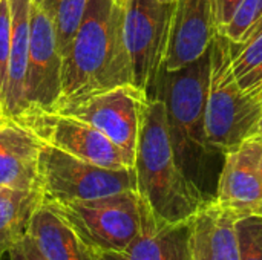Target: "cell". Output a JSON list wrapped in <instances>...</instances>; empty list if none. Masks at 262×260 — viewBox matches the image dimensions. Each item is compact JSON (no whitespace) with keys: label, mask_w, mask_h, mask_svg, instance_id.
Masks as SVG:
<instances>
[{"label":"cell","mask_w":262,"mask_h":260,"mask_svg":"<svg viewBox=\"0 0 262 260\" xmlns=\"http://www.w3.org/2000/svg\"><path fill=\"white\" fill-rule=\"evenodd\" d=\"M127 84H134V74L124 40V6L115 0H89L63 55L61 97L54 110Z\"/></svg>","instance_id":"6da1fadb"},{"label":"cell","mask_w":262,"mask_h":260,"mask_svg":"<svg viewBox=\"0 0 262 260\" xmlns=\"http://www.w3.org/2000/svg\"><path fill=\"white\" fill-rule=\"evenodd\" d=\"M209 80L210 49L186 67L164 70L155 98L164 103L169 138L178 166L207 202H212L216 196V184H213L210 159L221 153L209 144L206 133Z\"/></svg>","instance_id":"7a4b0ae2"},{"label":"cell","mask_w":262,"mask_h":260,"mask_svg":"<svg viewBox=\"0 0 262 260\" xmlns=\"http://www.w3.org/2000/svg\"><path fill=\"white\" fill-rule=\"evenodd\" d=\"M137 192L158 224L190 221L207 202L177 162L160 98L147 101L135 153Z\"/></svg>","instance_id":"3957f363"},{"label":"cell","mask_w":262,"mask_h":260,"mask_svg":"<svg viewBox=\"0 0 262 260\" xmlns=\"http://www.w3.org/2000/svg\"><path fill=\"white\" fill-rule=\"evenodd\" d=\"M262 84L243 89L232 66L230 41L216 32L210 46V80L206 106L209 144L221 155L259 135Z\"/></svg>","instance_id":"277c9868"},{"label":"cell","mask_w":262,"mask_h":260,"mask_svg":"<svg viewBox=\"0 0 262 260\" xmlns=\"http://www.w3.org/2000/svg\"><path fill=\"white\" fill-rule=\"evenodd\" d=\"M48 205L97 254L126 250L143 231L150 211L137 190L91 201Z\"/></svg>","instance_id":"5b68a950"},{"label":"cell","mask_w":262,"mask_h":260,"mask_svg":"<svg viewBox=\"0 0 262 260\" xmlns=\"http://www.w3.org/2000/svg\"><path fill=\"white\" fill-rule=\"evenodd\" d=\"M37 190L41 195V202L48 204L91 201L137 190V173L135 169L100 167L43 144L38 159Z\"/></svg>","instance_id":"8992f818"},{"label":"cell","mask_w":262,"mask_h":260,"mask_svg":"<svg viewBox=\"0 0 262 260\" xmlns=\"http://www.w3.org/2000/svg\"><path fill=\"white\" fill-rule=\"evenodd\" d=\"M173 2L127 0L124 5V40L132 63L134 84L149 100L164 72Z\"/></svg>","instance_id":"52a82bcc"},{"label":"cell","mask_w":262,"mask_h":260,"mask_svg":"<svg viewBox=\"0 0 262 260\" xmlns=\"http://www.w3.org/2000/svg\"><path fill=\"white\" fill-rule=\"evenodd\" d=\"M43 144L100 167L123 170L135 162L106 135L91 124L60 112H28L18 118Z\"/></svg>","instance_id":"ba28073f"},{"label":"cell","mask_w":262,"mask_h":260,"mask_svg":"<svg viewBox=\"0 0 262 260\" xmlns=\"http://www.w3.org/2000/svg\"><path fill=\"white\" fill-rule=\"evenodd\" d=\"M147 101L149 98L143 90L127 84L95 93L52 112L74 116L98 129L135 162L141 118Z\"/></svg>","instance_id":"9c48e42d"},{"label":"cell","mask_w":262,"mask_h":260,"mask_svg":"<svg viewBox=\"0 0 262 260\" xmlns=\"http://www.w3.org/2000/svg\"><path fill=\"white\" fill-rule=\"evenodd\" d=\"M61 63L52 21L32 0L23 113L52 112L57 107L61 97Z\"/></svg>","instance_id":"30bf717a"},{"label":"cell","mask_w":262,"mask_h":260,"mask_svg":"<svg viewBox=\"0 0 262 260\" xmlns=\"http://www.w3.org/2000/svg\"><path fill=\"white\" fill-rule=\"evenodd\" d=\"M261 152L262 136L258 135L224 153L215 201L238 218L262 215Z\"/></svg>","instance_id":"8fae6325"},{"label":"cell","mask_w":262,"mask_h":260,"mask_svg":"<svg viewBox=\"0 0 262 260\" xmlns=\"http://www.w3.org/2000/svg\"><path fill=\"white\" fill-rule=\"evenodd\" d=\"M216 32L212 0H175L164 70H178L201 58Z\"/></svg>","instance_id":"7c38bea8"},{"label":"cell","mask_w":262,"mask_h":260,"mask_svg":"<svg viewBox=\"0 0 262 260\" xmlns=\"http://www.w3.org/2000/svg\"><path fill=\"white\" fill-rule=\"evenodd\" d=\"M43 143L18 120L6 118L0 127V187L37 188Z\"/></svg>","instance_id":"4fadbf2b"},{"label":"cell","mask_w":262,"mask_h":260,"mask_svg":"<svg viewBox=\"0 0 262 260\" xmlns=\"http://www.w3.org/2000/svg\"><path fill=\"white\" fill-rule=\"evenodd\" d=\"M97 256L98 260H192V222L158 224L149 211L143 231L126 250Z\"/></svg>","instance_id":"5bb4252c"},{"label":"cell","mask_w":262,"mask_h":260,"mask_svg":"<svg viewBox=\"0 0 262 260\" xmlns=\"http://www.w3.org/2000/svg\"><path fill=\"white\" fill-rule=\"evenodd\" d=\"M238 215L216 201L206 204L192 219V260H241L236 236Z\"/></svg>","instance_id":"9a60e30c"},{"label":"cell","mask_w":262,"mask_h":260,"mask_svg":"<svg viewBox=\"0 0 262 260\" xmlns=\"http://www.w3.org/2000/svg\"><path fill=\"white\" fill-rule=\"evenodd\" d=\"M28 234L46 260H98L97 253L45 202L34 211Z\"/></svg>","instance_id":"2e32d148"},{"label":"cell","mask_w":262,"mask_h":260,"mask_svg":"<svg viewBox=\"0 0 262 260\" xmlns=\"http://www.w3.org/2000/svg\"><path fill=\"white\" fill-rule=\"evenodd\" d=\"M32 0H9L11 51L5 98V116L18 118L25 110V78L29 51V18Z\"/></svg>","instance_id":"e0dca14e"},{"label":"cell","mask_w":262,"mask_h":260,"mask_svg":"<svg viewBox=\"0 0 262 260\" xmlns=\"http://www.w3.org/2000/svg\"><path fill=\"white\" fill-rule=\"evenodd\" d=\"M40 204L37 188H0V254L11 251L28 236L32 215Z\"/></svg>","instance_id":"ac0fdd59"},{"label":"cell","mask_w":262,"mask_h":260,"mask_svg":"<svg viewBox=\"0 0 262 260\" xmlns=\"http://www.w3.org/2000/svg\"><path fill=\"white\" fill-rule=\"evenodd\" d=\"M232 66L241 87L249 90L262 84V20L243 43L230 41Z\"/></svg>","instance_id":"d6986e66"},{"label":"cell","mask_w":262,"mask_h":260,"mask_svg":"<svg viewBox=\"0 0 262 260\" xmlns=\"http://www.w3.org/2000/svg\"><path fill=\"white\" fill-rule=\"evenodd\" d=\"M52 21L57 44L63 55L68 52L84 17L89 0H35Z\"/></svg>","instance_id":"ffe728a7"},{"label":"cell","mask_w":262,"mask_h":260,"mask_svg":"<svg viewBox=\"0 0 262 260\" xmlns=\"http://www.w3.org/2000/svg\"><path fill=\"white\" fill-rule=\"evenodd\" d=\"M261 20L262 0H243L220 34L232 43H243Z\"/></svg>","instance_id":"44dd1931"},{"label":"cell","mask_w":262,"mask_h":260,"mask_svg":"<svg viewBox=\"0 0 262 260\" xmlns=\"http://www.w3.org/2000/svg\"><path fill=\"white\" fill-rule=\"evenodd\" d=\"M236 236L241 260H262V215L236 219Z\"/></svg>","instance_id":"7402d4cb"},{"label":"cell","mask_w":262,"mask_h":260,"mask_svg":"<svg viewBox=\"0 0 262 260\" xmlns=\"http://www.w3.org/2000/svg\"><path fill=\"white\" fill-rule=\"evenodd\" d=\"M11 51V9L9 0H0V115L5 116V98Z\"/></svg>","instance_id":"603a6c76"},{"label":"cell","mask_w":262,"mask_h":260,"mask_svg":"<svg viewBox=\"0 0 262 260\" xmlns=\"http://www.w3.org/2000/svg\"><path fill=\"white\" fill-rule=\"evenodd\" d=\"M243 0H212L213 5V17H215V26L220 32L232 18L233 12L236 11L238 5Z\"/></svg>","instance_id":"cb8c5ba5"},{"label":"cell","mask_w":262,"mask_h":260,"mask_svg":"<svg viewBox=\"0 0 262 260\" xmlns=\"http://www.w3.org/2000/svg\"><path fill=\"white\" fill-rule=\"evenodd\" d=\"M11 260H46L45 256L38 251L37 245L28 234L20 244H17L14 248L9 251Z\"/></svg>","instance_id":"d4e9b609"},{"label":"cell","mask_w":262,"mask_h":260,"mask_svg":"<svg viewBox=\"0 0 262 260\" xmlns=\"http://www.w3.org/2000/svg\"><path fill=\"white\" fill-rule=\"evenodd\" d=\"M0 260H11V254H9V251L2 253V254H0Z\"/></svg>","instance_id":"484cf974"},{"label":"cell","mask_w":262,"mask_h":260,"mask_svg":"<svg viewBox=\"0 0 262 260\" xmlns=\"http://www.w3.org/2000/svg\"><path fill=\"white\" fill-rule=\"evenodd\" d=\"M115 2H117V3H118V5H121V6H124V5H126V2H127V0H115Z\"/></svg>","instance_id":"4316f807"},{"label":"cell","mask_w":262,"mask_h":260,"mask_svg":"<svg viewBox=\"0 0 262 260\" xmlns=\"http://www.w3.org/2000/svg\"><path fill=\"white\" fill-rule=\"evenodd\" d=\"M5 121H6V116H2V115H0V127H2V124H3Z\"/></svg>","instance_id":"83f0119b"},{"label":"cell","mask_w":262,"mask_h":260,"mask_svg":"<svg viewBox=\"0 0 262 260\" xmlns=\"http://www.w3.org/2000/svg\"><path fill=\"white\" fill-rule=\"evenodd\" d=\"M259 136H262V116H261V123H259Z\"/></svg>","instance_id":"f1b7e54d"},{"label":"cell","mask_w":262,"mask_h":260,"mask_svg":"<svg viewBox=\"0 0 262 260\" xmlns=\"http://www.w3.org/2000/svg\"><path fill=\"white\" fill-rule=\"evenodd\" d=\"M259 169H261V176H262V152H261V159H259Z\"/></svg>","instance_id":"f546056e"},{"label":"cell","mask_w":262,"mask_h":260,"mask_svg":"<svg viewBox=\"0 0 262 260\" xmlns=\"http://www.w3.org/2000/svg\"><path fill=\"white\" fill-rule=\"evenodd\" d=\"M160 2H164V3H172V2H175V0H160Z\"/></svg>","instance_id":"4dcf8cb0"},{"label":"cell","mask_w":262,"mask_h":260,"mask_svg":"<svg viewBox=\"0 0 262 260\" xmlns=\"http://www.w3.org/2000/svg\"><path fill=\"white\" fill-rule=\"evenodd\" d=\"M0 188H3V187H0Z\"/></svg>","instance_id":"1f68e13d"}]
</instances>
